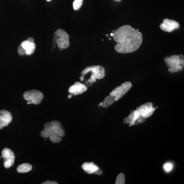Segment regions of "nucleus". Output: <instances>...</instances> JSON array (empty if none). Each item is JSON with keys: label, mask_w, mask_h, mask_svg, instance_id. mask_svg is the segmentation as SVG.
Listing matches in <instances>:
<instances>
[{"label": "nucleus", "mask_w": 184, "mask_h": 184, "mask_svg": "<svg viewBox=\"0 0 184 184\" xmlns=\"http://www.w3.org/2000/svg\"><path fill=\"white\" fill-rule=\"evenodd\" d=\"M106 36H107V37H108V36H109V35H108V34H106Z\"/></svg>", "instance_id": "obj_31"}, {"label": "nucleus", "mask_w": 184, "mask_h": 184, "mask_svg": "<svg viewBox=\"0 0 184 184\" xmlns=\"http://www.w3.org/2000/svg\"><path fill=\"white\" fill-rule=\"evenodd\" d=\"M137 110L140 116L147 118L153 114L156 109L153 107V103L150 102L142 105Z\"/></svg>", "instance_id": "obj_8"}, {"label": "nucleus", "mask_w": 184, "mask_h": 184, "mask_svg": "<svg viewBox=\"0 0 184 184\" xmlns=\"http://www.w3.org/2000/svg\"><path fill=\"white\" fill-rule=\"evenodd\" d=\"M82 167L83 170L88 174H95L100 175L102 173L98 166L93 162H85L82 165Z\"/></svg>", "instance_id": "obj_10"}, {"label": "nucleus", "mask_w": 184, "mask_h": 184, "mask_svg": "<svg viewBox=\"0 0 184 184\" xmlns=\"http://www.w3.org/2000/svg\"><path fill=\"white\" fill-rule=\"evenodd\" d=\"M134 116V111H133L129 115V116L124 119L125 122L127 124L130 123Z\"/></svg>", "instance_id": "obj_20"}, {"label": "nucleus", "mask_w": 184, "mask_h": 184, "mask_svg": "<svg viewBox=\"0 0 184 184\" xmlns=\"http://www.w3.org/2000/svg\"><path fill=\"white\" fill-rule=\"evenodd\" d=\"M21 45L26 50V55H30L33 54L35 49V44L34 42H31L28 40L23 41Z\"/></svg>", "instance_id": "obj_13"}, {"label": "nucleus", "mask_w": 184, "mask_h": 184, "mask_svg": "<svg viewBox=\"0 0 184 184\" xmlns=\"http://www.w3.org/2000/svg\"><path fill=\"white\" fill-rule=\"evenodd\" d=\"M12 120V114L9 111L5 110H0V130L8 126Z\"/></svg>", "instance_id": "obj_11"}, {"label": "nucleus", "mask_w": 184, "mask_h": 184, "mask_svg": "<svg viewBox=\"0 0 184 184\" xmlns=\"http://www.w3.org/2000/svg\"><path fill=\"white\" fill-rule=\"evenodd\" d=\"M165 62L169 67V71L173 73L182 71L184 67V57L182 55H172L170 57H166Z\"/></svg>", "instance_id": "obj_3"}, {"label": "nucleus", "mask_w": 184, "mask_h": 184, "mask_svg": "<svg viewBox=\"0 0 184 184\" xmlns=\"http://www.w3.org/2000/svg\"><path fill=\"white\" fill-rule=\"evenodd\" d=\"M24 99L27 101L28 104H40L44 98L43 93L37 90H30L24 92L23 95Z\"/></svg>", "instance_id": "obj_4"}, {"label": "nucleus", "mask_w": 184, "mask_h": 184, "mask_svg": "<svg viewBox=\"0 0 184 184\" xmlns=\"http://www.w3.org/2000/svg\"><path fill=\"white\" fill-rule=\"evenodd\" d=\"M115 101L114 97L110 95L107 96L102 102V106L104 108H107L112 104Z\"/></svg>", "instance_id": "obj_16"}, {"label": "nucleus", "mask_w": 184, "mask_h": 184, "mask_svg": "<svg viewBox=\"0 0 184 184\" xmlns=\"http://www.w3.org/2000/svg\"><path fill=\"white\" fill-rule=\"evenodd\" d=\"M55 34L57 37L56 44L59 48L66 49L69 47V36L65 31L59 29L55 32Z\"/></svg>", "instance_id": "obj_5"}, {"label": "nucleus", "mask_w": 184, "mask_h": 184, "mask_svg": "<svg viewBox=\"0 0 184 184\" xmlns=\"http://www.w3.org/2000/svg\"><path fill=\"white\" fill-rule=\"evenodd\" d=\"M134 111V117H133V119L131 121L130 123V126H131L134 125L136 121L137 120V119H138L139 116V112L138 111H137V110Z\"/></svg>", "instance_id": "obj_19"}, {"label": "nucleus", "mask_w": 184, "mask_h": 184, "mask_svg": "<svg viewBox=\"0 0 184 184\" xmlns=\"http://www.w3.org/2000/svg\"><path fill=\"white\" fill-rule=\"evenodd\" d=\"M17 51L19 55L20 56L24 55L26 54V50L21 45H19L17 49Z\"/></svg>", "instance_id": "obj_21"}, {"label": "nucleus", "mask_w": 184, "mask_h": 184, "mask_svg": "<svg viewBox=\"0 0 184 184\" xmlns=\"http://www.w3.org/2000/svg\"><path fill=\"white\" fill-rule=\"evenodd\" d=\"M57 182L55 181H50V180H46L45 182L42 183V184H57Z\"/></svg>", "instance_id": "obj_24"}, {"label": "nucleus", "mask_w": 184, "mask_h": 184, "mask_svg": "<svg viewBox=\"0 0 184 184\" xmlns=\"http://www.w3.org/2000/svg\"><path fill=\"white\" fill-rule=\"evenodd\" d=\"M111 38H109V40H111Z\"/></svg>", "instance_id": "obj_32"}, {"label": "nucleus", "mask_w": 184, "mask_h": 184, "mask_svg": "<svg viewBox=\"0 0 184 184\" xmlns=\"http://www.w3.org/2000/svg\"><path fill=\"white\" fill-rule=\"evenodd\" d=\"M146 118L144 117L139 115L138 118L136 121L134 125H138L139 124H141L145 122L146 120Z\"/></svg>", "instance_id": "obj_22"}, {"label": "nucleus", "mask_w": 184, "mask_h": 184, "mask_svg": "<svg viewBox=\"0 0 184 184\" xmlns=\"http://www.w3.org/2000/svg\"><path fill=\"white\" fill-rule=\"evenodd\" d=\"M32 167L31 165L28 163H23L21 164L17 169V172L20 173H26L31 170Z\"/></svg>", "instance_id": "obj_15"}, {"label": "nucleus", "mask_w": 184, "mask_h": 184, "mask_svg": "<svg viewBox=\"0 0 184 184\" xmlns=\"http://www.w3.org/2000/svg\"><path fill=\"white\" fill-rule=\"evenodd\" d=\"M125 175L123 173H120L117 176L115 184H124L125 183Z\"/></svg>", "instance_id": "obj_17"}, {"label": "nucleus", "mask_w": 184, "mask_h": 184, "mask_svg": "<svg viewBox=\"0 0 184 184\" xmlns=\"http://www.w3.org/2000/svg\"><path fill=\"white\" fill-rule=\"evenodd\" d=\"M87 87L85 84L77 82L70 87L68 92L70 93L73 94V95L76 96L81 94L87 91Z\"/></svg>", "instance_id": "obj_12"}, {"label": "nucleus", "mask_w": 184, "mask_h": 184, "mask_svg": "<svg viewBox=\"0 0 184 184\" xmlns=\"http://www.w3.org/2000/svg\"><path fill=\"white\" fill-rule=\"evenodd\" d=\"M46 1H47L48 2H50L51 1V0H46Z\"/></svg>", "instance_id": "obj_30"}, {"label": "nucleus", "mask_w": 184, "mask_h": 184, "mask_svg": "<svg viewBox=\"0 0 184 184\" xmlns=\"http://www.w3.org/2000/svg\"><path fill=\"white\" fill-rule=\"evenodd\" d=\"M132 86L130 82H125L114 89L110 93V95L114 97L115 101H117L129 91Z\"/></svg>", "instance_id": "obj_6"}, {"label": "nucleus", "mask_w": 184, "mask_h": 184, "mask_svg": "<svg viewBox=\"0 0 184 184\" xmlns=\"http://www.w3.org/2000/svg\"><path fill=\"white\" fill-rule=\"evenodd\" d=\"M113 33H111V36H113Z\"/></svg>", "instance_id": "obj_29"}, {"label": "nucleus", "mask_w": 184, "mask_h": 184, "mask_svg": "<svg viewBox=\"0 0 184 184\" xmlns=\"http://www.w3.org/2000/svg\"><path fill=\"white\" fill-rule=\"evenodd\" d=\"M2 156L4 162L3 165L5 168L8 169L11 167L14 163L15 155L12 150L5 148L2 151Z\"/></svg>", "instance_id": "obj_7"}, {"label": "nucleus", "mask_w": 184, "mask_h": 184, "mask_svg": "<svg viewBox=\"0 0 184 184\" xmlns=\"http://www.w3.org/2000/svg\"><path fill=\"white\" fill-rule=\"evenodd\" d=\"M102 40L103 41H104V40H103V39H102Z\"/></svg>", "instance_id": "obj_33"}, {"label": "nucleus", "mask_w": 184, "mask_h": 184, "mask_svg": "<svg viewBox=\"0 0 184 184\" xmlns=\"http://www.w3.org/2000/svg\"><path fill=\"white\" fill-rule=\"evenodd\" d=\"M89 74L90 77L85 80V85L88 86L95 83L97 80L103 78L105 77L106 71L104 68L100 65L92 66L86 67L81 73V76Z\"/></svg>", "instance_id": "obj_2"}, {"label": "nucleus", "mask_w": 184, "mask_h": 184, "mask_svg": "<svg viewBox=\"0 0 184 184\" xmlns=\"http://www.w3.org/2000/svg\"><path fill=\"white\" fill-rule=\"evenodd\" d=\"M73 94L71 93V94L69 95L68 96V98H69V99H71L72 98V97H73Z\"/></svg>", "instance_id": "obj_26"}, {"label": "nucleus", "mask_w": 184, "mask_h": 184, "mask_svg": "<svg viewBox=\"0 0 184 184\" xmlns=\"http://www.w3.org/2000/svg\"><path fill=\"white\" fill-rule=\"evenodd\" d=\"M49 138L50 141L53 143H58L62 140L61 137L56 135L50 136Z\"/></svg>", "instance_id": "obj_18"}, {"label": "nucleus", "mask_w": 184, "mask_h": 184, "mask_svg": "<svg viewBox=\"0 0 184 184\" xmlns=\"http://www.w3.org/2000/svg\"><path fill=\"white\" fill-rule=\"evenodd\" d=\"M27 40L31 42H34V39L32 38H28L27 39Z\"/></svg>", "instance_id": "obj_25"}, {"label": "nucleus", "mask_w": 184, "mask_h": 184, "mask_svg": "<svg viewBox=\"0 0 184 184\" xmlns=\"http://www.w3.org/2000/svg\"><path fill=\"white\" fill-rule=\"evenodd\" d=\"M44 129L41 133V135L43 138H47L52 135V125L50 122L46 123L44 125Z\"/></svg>", "instance_id": "obj_14"}, {"label": "nucleus", "mask_w": 184, "mask_h": 184, "mask_svg": "<svg viewBox=\"0 0 184 184\" xmlns=\"http://www.w3.org/2000/svg\"><path fill=\"white\" fill-rule=\"evenodd\" d=\"M117 44L115 47L120 53L134 52L142 44V34L139 29L135 30L129 25L122 26L114 32L113 36Z\"/></svg>", "instance_id": "obj_1"}, {"label": "nucleus", "mask_w": 184, "mask_h": 184, "mask_svg": "<svg viewBox=\"0 0 184 184\" xmlns=\"http://www.w3.org/2000/svg\"><path fill=\"white\" fill-rule=\"evenodd\" d=\"M180 26L177 21L168 19L163 20V22L160 25V28L162 30L168 32H171L175 29H178Z\"/></svg>", "instance_id": "obj_9"}, {"label": "nucleus", "mask_w": 184, "mask_h": 184, "mask_svg": "<svg viewBox=\"0 0 184 184\" xmlns=\"http://www.w3.org/2000/svg\"><path fill=\"white\" fill-rule=\"evenodd\" d=\"M75 1L79 2H83V0H75Z\"/></svg>", "instance_id": "obj_27"}, {"label": "nucleus", "mask_w": 184, "mask_h": 184, "mask_svg": "<svg viewBox=\"0 0 184 184\" xmlns=\"http://www.w3.org/2000/svg\"><path fill=\"white\" fill-rule=\"evenodd\" d=\"M114 1H117V2H120V1H121V0H114Z\"/></svg>", "instance_id": "obj_28"}, {"label": "nucleus", "mask_w": 184, "mask_h": 184, "mask_svg": "<svg viewBox=\"0 0 184 184\" xmlns=\"http://www.w3.org/2000/svg\"><path fill=\"white\" fill-rule=\"evenodd\" d=\"M172 168V165L170 163L165 164L164 166V168L166 171H170Z\"/></svg>", "instance_id": "obj_23"}]
</instances>
